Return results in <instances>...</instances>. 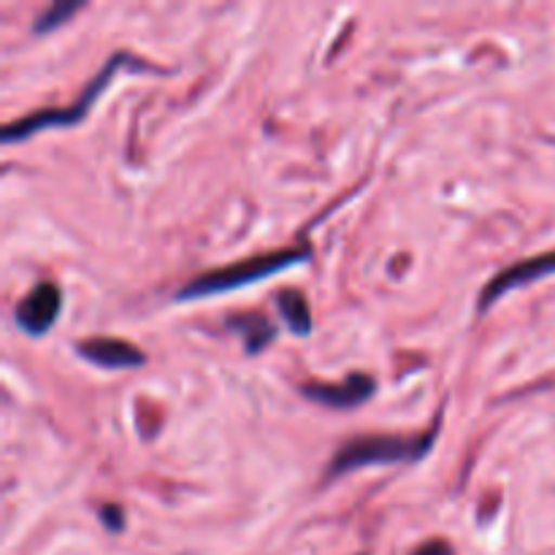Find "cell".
Returning a JSON list of instances; mask_svg holds the SVG:
<instances>
[{
	"label": "cell",
	"mask_w": 555,
	"mask_h": 555,
	"mask_svg": "<svg viewBox=\"0 0 555 555\" xmlns=\"http://www.w3.org/2000/svg\"><path fill=\"white\" fill-rule=\"evenodd\" d=\"M434 442V431L423 437H356L336 450L328 466V477L350 475L366 466H388L417 461L428 453Z\"/></svg>",
	"instance_id": "cell-1"
},
{
	"label": "cell",
	"mask_w": 555,
	"mask_h": 555,
	"mask_svg": "<svg viewBox=\"0 0 555 555\" xmlns=\"http://www.w3.org/2000/svg\"><path fill=\"white\" fill-rule=\"evenodd\" d=\"M309 258V249H280V253L258 255V258L242 260V263L225 266V269L209 271L204 276H195L188 285L179 291L182 301H193V298H206V296H220V293L236 291V287H247L253 282L266 280V276H274L276 271L291 269V266L301 263Z\"/></svg>",
	"instance_id": "cell-2"
},
{
	"label": "cell",
	"mask_w": 555,
	"mask_h": 555,
	"mask_svg": "<svg viewBox=\"0 0 555 555\" xmlns=\"http://www.w3.org/2000/svg\"><path fill=\"white\" fill-rule=\"evenodd\" d=\"M122 63H128V54H114L112 60H108L106 65H103L101 74L95 76V79L90 81V85L85 87V92H81L79 101L74 103V106L68 108H47V112H36L30 114V117H22L16 119V122L5 125L3 128V141L5 144H14V141H22L27 139V135L38 133V130L43 128H54V125H76L81 122V119L87 117V112H90L92 103L98 101V95H101L103 90H106V85L112 81V76L117 74V68Z\"/></svg>",
	"instance_id": "cell-3"
},
{
	"label": "cell",
	"mask_w": 555,
	"mask_h": 555,
	"mask_svg": "<svg viewBox=\"0 0 555 555\" xmlns=\"http://www.w3.org/2000/svg\"><path fill=\"white\" fill-rule=\"evenodd\" d=\"M63 309V293L54 282H38L20 304H16L14 320L25 334L43 336L54 325Z\"/></svg>",
	"instance_id": "cell-4"
},
{
	"label": "cell",
	"mask_w": 555,
	"mask_h": 555,
	"mask_svg": "<svg viewBox=\"0 0 555 555\" xmlns=\"http://www.w3.org/2000/svg\"><path fill=\"white\" fill-rule=\"evenodd\" d=\"M301 393L312 399L314 404L328 406V410H356L374 393V379L366 374H350L336 385H304Z\"/></svg>",
	"instance_id": "cell-5"
},
{
	"label": "cell",
	"mask_w": 555,
	"mask_h": 555,
	"mask_svg": "<svg viewBox=\"0 0 555 555\" xmlns=\"http://www.w3.org/2000/svg\"><path fill=\"white\" fill-rule=\"evenodd\" d=\"M547 274H555V249L553 253L537 255V258L520 260V263L509 266V269H504L502 274L493 276V280L488 282L486 291H482L480 309H488L499 296H504V293L513 291V287L529 285V282H537L540 276H547Z\"/></svg>",
	"instance_id": "cell-6"
},
{
	"label": "cell",
	"mask_w": 555,
	"mask_h": 555,
	"mask_svg": "<svg viewBox=\"0 0 555 555\" xmlns=\"http://www.w3.org/2000/svg\"><path fill=\"white\" fill-rule=\"evenodd\" d=\"M81 358L103 369H135L144 363V352L122 339H87L76 345Z\"/></svg>",
	"instance_id": "cell-7"
},
{
	"label": "cell",
	"mask_w": 555,
	"mask_h": 555,
	"mask_svg": "<svg viewBox=\"0 0 555 555\" xmlns=\"http://www.w3.org/2000/svg\"><path fill=\"white\" fill-rule=\"evenodd\" d=\"M228 328L242 334L247 352L263 350V347L276 336V328L263 318V314H238V318L228 320Z\"/></svg>",
	"instance_id": "cell-8"
},
{
	"label": "cell",
	"mask_w": 555,
	"mask_h": 555,
	"mask_svg": "<svg viewBox=\"0 0 555 555\" xmlns=\"http://www.w3.org/2000/svg\"><path fill=\"white\" fill-rule=\"evenodd\" d=\"M276 307H280L282 320H285L293 334H309V328H312V312H309V304L301 293L282 291L276 296Z\"/></svg>",
	"instance_id": "cell-9"
},
{
	"label": "cell",
	"mask_w": 555,
	"mask_h": 555,
	"mask_svg": "<svg viewBox=\"0 0 555 555\" xmlns=\"http://www.w3.org/2000/svg\"><path fill=\"white\" fill-rule=\"evenodd\" d=\"M76 11H81V3H54L52 9H47L36 20V33H52L54 27H60L63 22H68Z\"/></svg>",
	"instance_id": "cell-10"
},
{
	"label": "cell",
	"mask_w": 555,
	"mask_h": 555,
	"mask_svg": "<svg viewBox=\"0 0 555 555\" xmlns=\"http://www.w3.org/2000/svg\"><path fill=\"white\" fill-rule=\"evenodd\" d=\"M101 520H103V526H106L108 531H119L122 529V520H125V515H122V509L117 507V504H103L101 507Z\"/></svg>",
	"instance_id": "cell-11"
},
{
	"label": "cell",
	"mask_w": 555,
	"mask_h": 555,
	"mask_svg": "<svg viewBox=\"0 0 555 555\" xmlns=\"http://www.w3.org/2000/svg\"><path fill=\"white\" fill-rule=\"evenodd\" d=\"M415 555H453V551H450L448 545H444V542H428V545H423V547H417V553Z\"/></svg>",
	"instance_id": "cell-12"
}]
</instances>
